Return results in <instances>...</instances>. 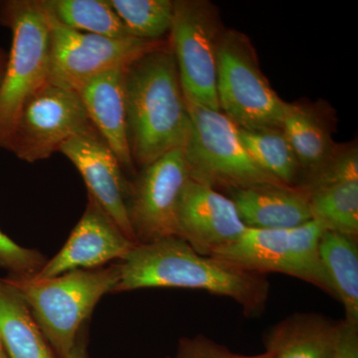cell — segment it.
<instances>
[{
	"label": "cell",
	"instance_id": "cell-1",
	"mask_svg": "<svg viewBox=\"0 0 358 358\" xmlns=\"http://www.w3.org/2000/svg\"><path fill=\"white\" fill-rule=\"evenodd\" d=\"M114 293L148 288L200 289L236 301L248 317L262 315L270 296L267 275L197 253L178 237L136 244L120 262Z\"/></svg>",
	"mask_w": 358,
	"mask_h": 358
},
{
	"label": "cell",
	"instance_id": "cell-2",
	"mask_svg": "<svg viewBox=\"0 0 358 358\" xmlns=\"http://www.w3.org/2000/svg\"><path fill=\"white\" fill-rule=\"evenodd\" d=\"M124 94L134 164L143 167L185 148L192 122L169 40L126 68Z\"/></svg>",
	"mask_w": 358,
	"mask_h": 358
},
{
	"label": "cell",
	"instance_id": "cell-3",
	"mask_svg": "<svg viewBox=\"0 0 358 358\" xmlns=\"http://www.w3.org/2000/svg\"><path fill=\"white\" fill-rule=\"evenodd\" d=\"M120 263L109 267L74 270L49 279H4L23 296L40 329L59 358L69 357L78 334L90 322L96 303L114 293Z\"/></svg>",
	"mask_w": 358,
	"mask_h": 358
},
{
	"label": "cell",
	"instance_id": "cell-4",
	"mask_svg": "<svg viewBox=\"0 0 358 358\" xmlns=\"http://www.w3.org/2000/svg\"><path fill=\"white\" fill-rule=\"evenodd\" d=\"M0 24L13 32V46L0 85V148L26 103L50 76V31L41 0L0 2Z\"/></svg>",
	"mask_w": 358,
	"mask_h": 358
},
{
	"label": "cell",
	"instance_id": "cell-5",
	"mask_svg": "<svg viewBox=\"0 0 358 358\" xmlns=\"http://www.w3.org/2000/svg\"><path fill=\"white\" fill-rule=\"evenodd\" d=\"M219 107L238 128L281 129L285 101L261 69L255 47L243 32L225 28L217 50Z\"/></svg>",
	"mask_w": 358,
	"mask_h": 358
},
{
	"label": "cell",
	"instance_id": "cell-6",
	"mask_svg": "<svg viewBox=\"0 0 358 358\" xmlns=\"http://www.w3.org/2000/svg\"><path fill=\"white\" fill-rule=\"evenodd\" d=\"M186 103L192 128L183 150L190 178L229 192L266 183L285 185L254 162L240 141L238 127L222 112L189 100Z\"/></svg>",
	"mask_w": 358,
	"mask_h": 358
},
{
	"label": "cell",
	"instance_id": "cell-7",
	"mask_svg": "<svg viewBox=\"0 0 358 358\" xmlns=\"http://www.w3.org/2000/svg\"><path fill=\"white\" fill-rule=\"evenodd\" d=\"M324 231L315 220L287 229L246 228L237 240L213 256L259 274L280 273L296 278L336 299L320 261Z\"/></svg>",
	"mask_w": 358,
	"mask_h": 358
},
{
	"label": "cell",
	"instance_id": "cell-8",
	"mask_svg": "<svg viewBox=\"0 0 358 358\" xmlns=\"http://www.w3.org/2000/svg\"><path fill=\"white\" fill-rule=\"evenodd\" d=\"M169 43L186 100L220 110L216 92L217 50L225 29L207 0H176ZM221 112V110H220Z\"/></svg>",
	"mask_w": 358,
	"mask_h": 358
},
{
	"label": "cell",
	"instance_id": "cell-9",
	"mask_svg": "<svg viewBox=\"0 0 358 358\" xmlns=\"http://www.w3.org/2000/svg\"><path fill=\"white\" fill-rule=\"evenodd\" d=\"M93 128L79 94L48 81L26 101L6 150L32 164Z\"/></svg>",
	"mask_w": 358,
	"mask_h": 358
},
{
	"label": "cell",
	"instance_id": "cell-10",
	"mask_svg": "<svg viewBox=\"0 0 358 358\" xmlns=\"http://www.w3.org/2000/svg\"><path fill=\"white\" fill-rule=\"evenodd\" d=\"M50 31L49 81L79 91L92 78L124 69L162 41L110 38L71 29L44 6Z\"/></svg>",
	"mask_w": 358,
	"mask_h": 358
},
{
	"label": "cell",
	"instance_id": "cell-11",
	"mask_svg": "<svg viewBox=\"0 0 358 358\" xmlns=\"http://www.w3.org/2000/svg\"><path fill=\"white\" fill-rule=\"evenodd\" d=\"M189 179L183 148L141 167L131 182L128 202L136 244L176 237L179 204Z\"/></svg>",
	"mask_w": 358,
	"mask_h": 358
},
{
	"label": "cell",
	"instance_id": "cell-12",
	"mask_svg": "<svg viewBox=\"0 0 358 358\" xmlns=\"http://www.w3.org/2000/svg\"><path fill=\"white\" fill-rule=\"evenodd\" d=\"M305 192L313 220L324 231L358 237V148H336L319 171L299 185Z\"/></svg>",
	"mask_w": 358,
	"mask_h": 358
},
{
	"label": "cell",
	"instance_id": "cell-13",
	"mask_svg": "<svg viewBox=\"0 0 358 358\" xmlns=\"http://www.w3.org/2000/svg\"><path fill=\"white\" fill-rule=\"evenodd\" d=\"M59 152L79 171L89 196L136 244L128 213L131 182L124 178L119 159L96 129L73 136Z\"/></svg>",
	"mask_w": 358,
	"mask_h": 358
},
{
	"label": "cell",
	"instance_id": "cell-14",
	"mask_svg": "<svg viewBox=\"0 0 358 358\" xmlns=\"http://www.w3.org/2000/svg\"><path fill=\"white\" fill-rule=\"evenodd\" d=\"M246 228L230 197L199 181L188 180L179 204L176 237L197 253L213 256Z\"/></svg>",
	"mask_w": 358,
	"mask_h": 358
},
{
	"label": "cell",
	"instance_id": "cell-15",
	"mask_svg": "<svg viewBox=\"0 0 358 358\" xmlns=\"http://www.w3.org/2000/svg\"><path fill=\"white\" fill-rule=\"evenodd\" d=\"M136 243L88 196V204L62 249L35 275L49 279L74 270L102 268L124 260Z\"/></svg>",
	"mask_w": 358,
	"mask_h": 358
},
{
	"label": "cell",
	"instance_id": "cell-16",
	"mask_svg": "<svg viewBox=\"0 0 358 358\" xmlns=\"http://www.w3.org/2000/svg\"><path fill=\"white\" fill-rule=\"evenodd\" d=\"M124 69L92 78L77 92L92 126L119 159L122 169L133 171L127 122Z\"/></svg>",
	"mask_w": 358,
	"mask_h": 358
},
{
	"label": "cell",
	"instance_id": "cell-17",
	"mask_svg": "<svg viewBox=\"0 0 358 358\" xmlns=\"http://www.w3.org/2000/svg\"><path fill=\"white\" fill-rule=\"evenodd\" d=\"M229 193L247 228L287 229L313 220L307 195L299 186L266 183Z\"/></svg>",
	"mask_w": 358,
	"mask_h": 358
},
{
	"label": "cell",
	"instance_id": "cell-18",
	"mask_svg": "<svg viewBox=\"0 0 358 358\" xmlns=\"http://www.w3.org/2000/svg\"><path fill=\"white\" fill-rule=\"evenodd\" d=\"M341 320L317 313L289 315L264 336L272 358H334L341 336Z\"/></svg>",
	"mask_w": 358,
	"mask_h": 358
},
{
	"label": "cell",
	"instance_id": "cell-19",
	"mask_svg": "<svg viewBox=\"0 0 358 358\" xmlns=\"http://www.w3.org/2000/svg\"><path fill=\"white\" fill-rule=\"evenodd\" d=\"M281 129L300 164L301 182L319 171L338 147L326 113L315 105L285 102Z\"/></svg>",
	"mask_w": 358,
	"mask_h": 358
},
{
	"label": "cell",
	"instance_id": "cell-20",
	"mask_svg": "<svg viewBox=\"0 0 358 358\" xmlns=\"http://www.w3.org/2000/svg\"><path fill=\"white\" fill-rule=\"evenodd\" d=\"M0 341L7 358H59L23 296L4 278L0 279Z\"/></svg>",
	"mask_w": 358,
	"mask_h": 358
},
{
	"label": "cell",
	"instance_id": "cell-21",
	"mask_svg": "<svg viewBox=\"0 0 358 358\" xmlns=\"http://www.w3.org/2000/svg\"><path fill=\"white\" fill-rule=\"evenodd\" d=\"M320 257L336 300L343 306V320L358 326L357 239L324 231L320 241Z\"/></svg>",
	"mask_w": 358,
	"mask_h": 358
},
{
	"label": "cell",
	"instance_id": "cell-22",
	"mask_svg": "<svg viewBox=\"0 0 358 358\" xmlns=\"http://www.w3.org/2000/svg\"><path fill=\"white\" fill-rule=\"evenodd\" d=\"M240 141L254 162L282 185L296 187L301 171L293 148L281 129L248 131L238 128Z\"/></svg>",
	"mask_w": 358,
	"mask_h": 358
},
{
	"label": "cell",
	"instance_id": "cell-23",
	"mask_svg": "<svg viewBox=\"0 0 358 358\" xmlns=\"http://www.w3.org/2000/svg\"><path fill=\"white\" fill-rule=\"evenodd\" d=\"M62 24L110 38H133L108 0H43Z\"/></svg>",
	"mask_w": 358,
	"mask_h": 358
},
{
	"label": "cell",
	"instance_id": "cell-24",
	"mask_svg": "<svg viewBox=\"0 0 358 358\" xmlns=\"http://www.w3.org/2000/svg\"><path fill=\"white\" fill-rule=\"evenodd\" d=\"M133 38L162 41L173 25L171 0H108Z\"/></svg>",
	"mask_w": 358,
	"mask_h": 358
},
{
	"label": "cell",
	"instance_id": "cell-25",
	"mask_svg": "<svg viewBox=\"0 0 358 358\" xmlns=\"http://www.w3.org/2000/svg\"><path fill=\"white\" fill-rule=\"evenodd\" d=\"M46 262L41 252L20 246L0 230V268L6 270L8 275L35 277Z\"/></svg>",
	"mask_w": 358,
	"mask_h": 358
},
{
	"label": "cell",
	"instance_id": "cell-26",
	"mask_svg": "<svg viewBox=\"0 0 358 358\" xmlns=\"http://www.w3.org/2000/svg\"><path fill=\"white\" fill-rule=\"evenodd\" d=\"M174 358H272L265 352L257 355H242L231 352L229 348L215 343L203 334L193 338L179 339Z\"/></svg>",
	"mask_w": 358,
	"mask_h": 358
},
{
	"label": "cell",
	"instance_id": "cell-27",
	"mask_svg": "<svg viewBox=\"0 0 358 358\" xmlns=\"http://www.w3.org/2000/svg\"><path fill=\"white\" fill-rule=\"evenodd\" d=\"M334 358H358V326L341 320V336Z\"/></svg>",
	"mask_w": 358,
	"mask_h": 358
},
{
	"label": "cell",
	"instance_id": "cell-28",
	"mask_svg": "<svg viewBox=\"0 0 358 358\" xmlns=\"http://www.w3.org/2000/svg\"><path fill=\"white\" fill-rule=\"evenodd\" d=\"M89 322L85 324L78 334L76 343L68 358H90L88 352Z\"/></svg>",
	"mask_w": 358,
	"mask_h": 358
},
{
	"label": "cell",
	"instance_id": "cell-29",
	"mask_svg": "<svg viewBox=\"0 0 358 358\" xmlns=\"http://www.w3.org/2000/svg\"><path fill=\"white\" fill-rule=\"evenodd\" d=\"M7 60H8V53L0 48V85H1L4 73H6Z\"/></svg>",
	"mask_w": 358,
	"mask_h": 358
},
{
	"label": "cell",
	"instance_id": "cell-30",
	"mask_svg": "<svg viewBox=\"0 0 358 358\" xmlns=\"http://www.w3.org/2000/svg\"><path fill=\"white\" fill-rule=\"evenodd\" d=\"M6 352H4L3 348H2L1 341H0V358H6Z\"/></svg>",
	"mask_w": 358,
	"mask_h": 358
},
{
	"label": "cell",
	"instance_id": "cell-31",
	"mask_svg": "<svg viewBox=\"0 0 358 358\" xmlns=\"http://www.w3.org/2000/svg\"><path fill=\"white\" fill-rule=\"evenodd\" d=\"M166 358H174V357H166Z\"/></svg>",
	"mask_w": 358,
	"mask_h": 358
},
{
	"label": "cell",
	"instance_id": "cell-32",
	"mask_svg": "<svg viewBox=\"0 0 358 358\" xmlns=\"http://www.w3.org/2000/svg\"><path fill=\"white\" fill-rule=\"evenodd\" d=\"M6 358H7V357H6Z\"/></svg>",
	"mask_w": 358,
	"mask_h": 358
}]
</instances>
